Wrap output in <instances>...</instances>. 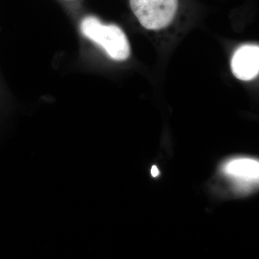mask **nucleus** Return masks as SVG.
<instances>
[{
    "mask_svg": "<svg viewBox=\"0 0 259 259\" xmlns=\"http://www.w3.org/2000/svg\"><path fill=\"white\" fill-rule=\"evenodd\" d=\"M233 75L241 81H250L259 73V47L244 45L238 48L231 60Z\"/></svg>",
    "mask_w": 259,
    "mask_h": 259,
    "instance_id": "obj_4",
    "label": "nucleus"
},
{
    "mask_svg": "<svg viewBox=\"0 0 259 259\" xmlns=\"http://www.w3.org/2000/svg\"><path fill=\"white\" fill-rule=\"evenodd\" d=\"M85 37L95 42L115 61L127 60L131 47L125 32L115 25H105L96 17L88 16L81 23Z\"/></svg>",
    "mask_w": 259,
    "mask_h": 259,
    "instance_id": "obj_1",
    "label": "nucleus"
},
{
    "mask_svg": "<svg viewBox=\"0 0 259 259\" xmlns=\"http://www.w3.org/2000/svg\"><path fill=\"white\" fill-rule=\"evenodd\" d=\"M221 171L231 181L236 190L241 193L249 192L258 185L259 163L254 158H231L223 163Z\"/></svg>",
    "mask_w": 259,
    "mask_h": 259,
    "instance_id": "obj_3",
    "label": "nucleus"
},
{
    "mask_svg": "<svg viewBox=\"0 0 259 259\" xmlns=\"http://www.w3.org/2000/svg\"><path fill=\"white\" fill-rule=\"evenodd\" d=\"M135 16L144 28L161 30L171 24L178 9V0H130Z\"/></svg>",
    "mask_w": 259,
    "mask_h": 259,
    "instance_id": "obj_2",
    "label": "nucleus"
},
{
    "mask_svg": "<svg viewBox=\"0 0 259 259\" xmlns=\"http://www.w3.org/2000/svg\"><path fill=\"white\" fill-rule=\"evenodd\" d=\"M151 175L153 177H158L159 175V170L156 166H153L152 168H151Z\"/></svg>",
    "mask_w": 259,
    "mask_h": 259,
    "instance_id": "obj_5",
    "label": "nucleus"
}]
</instances>
